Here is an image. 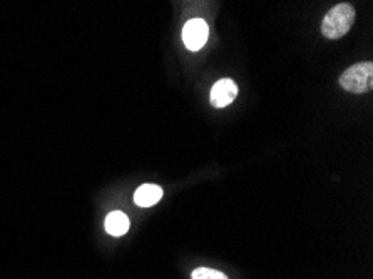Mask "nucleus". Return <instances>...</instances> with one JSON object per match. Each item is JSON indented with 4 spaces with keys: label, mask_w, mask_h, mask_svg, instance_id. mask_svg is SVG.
<instances>
[{
    "label": "nucleus",
    "mask_w": 373,
    "mask_h": 279,
    "mask_svg": "<svg viewBox=\"0 0 373 279\" xmlns=\"http://www.w3.org/2000/svg\"><path fill=\"white\" fill-rule=\"evenodd\" d=\"M355 20V8L350 3H338L333 8H330L328 14L325 15L321 22V32L326 39H340V37L349 33Z\"/></svg>",
    "instance_id": "obj_1"
},
{
    "label": "nucleus",
    "mask_w": 373,
    "mask_h": 279,
    "mask_svg": "<svg viewBox=\"0 0 373 279\" xmlns=\"http://www.w3.org/2000/svg\"><path fill=\"white\" fill-rule=\"evenodd\" d=\"M340 86L351 94H365L373 87V64L360 62L346 69L340 77Z\"/></svg>",
    "instance_id": "obj_2"
},
{
    "label": "nucleus",
    "mask_w": 373,
    "mask_h": 279,
    "mask_svg": "<svg viewBox=\"0 0 373 279\" xmlns=\"http://www.w3.org/2000/svg\"><path fill=\"white\" fill-rule=\"evenodd\" d=\"M210 36V27L203 19H191L186 22L183 29V42L184 45L193 52L205 47Z\"/></svg>",
    "instance_id": "obj_3"
},
{
    "label": "nucleus",
    "mask_w": 373,
    "mask_h": 279,
    "mask_svg": "<svg viewBox=\"0 0 373 279\" xmlns=\"http://www.w3.org/2000/svg\"><path fill=\"white\" fill-rule=\"evenodd\" d=\"M236 96H238V86L235 80L221 79L211 89V104L213 107L223 109L230 105L236 99Z\"/></svg>",
    "instance_id": "obj_4"
},
{
    "label": "nucleus",
    "mask_w": 373,
    "mask_h": 279,
    "mask_svg": "<svg viewBox=\"0 0 373 279\" xmlns=\"http://www.w3.org/2000/svg\"><path fill=\"white\" fill-rule=\"evenodd\" d=\"M163 197V189L156 184H142L134 194V201L139 208H151Z\"/></svg>",
    "instance_id": "obj_5"
},
{
    "label": "nucleus",
    "mask_w": 373,
    "mask_h": 279,
    "mask_svg": "<svg viewBox=\"0 0 373 279\" xmlns=\"http://www.w3.org/2000/svg\"><path fill=\"white\" fill-rule=\"evenodd\" d=\"M127 229H129V219L121 211H114L105 218V231L111 236L119 238V236L126 234Z\"/></svg>",
    "instance_id": "obj_6"
},
{
    "label": "nucleus",
    "mask_w": 373,
    "mask_h": 279,
    "mask_svg": "<svg viewBox=\"0 0 373 279\" xmlns=\"http://www.w3.org/2000/svg\"><path fill=\"white\" fill-rule=\"evenodd\" d=\"M193 279H228L226 274L216 271V269L199 268L193 271Z\"/></svg>",
    "instance_id": "obj_7"
}]
</instances>
